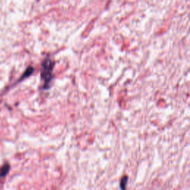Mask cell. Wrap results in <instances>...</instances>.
Instances as JSON below:
<instances>
[{
  "instance_id": "cell-1",
  "label": "cell",
  "mask_w": 190,
  "mask_h": 190,
  "mask_svg": "<svg viewBox=\"0 0 190 190\" xmlns=\"http://www.w3.org/2000/svg\"><path fill=\"white\" fill-rule=\"evenodd\" d=\"M54 61L49 57H46L42 63L41 78L43 81L42 88L47 90L51 86V82L54 79L53 70Z\"/></svg>"
},
{
  "instance_id": "cell-2",
  "label": "cell",
  "mask_w": 190,
  "mask_h": 190,
  "mask_svg": "<svg viewBox=\"0 0 190 190\" xmlns=\"http://www.w3.org/2000/svg\"><path fill=\"white\" fill-rule=\"evenodd\" d=\"M9 170H10V165L8 163H6L0 168V178H4L6 176L9 172Z\"/></svg>"
},
{
  "instance_id": "cell-3",
  "label": "cell",
  "mask_w": 190,
  "mask_h": 190,
  "mask_svg": "<svg viewBox=\"0 0 190 190\" xmlns=\"http://www.w3.org/2000/svg\"><path fill=\"white\" fill-rule=\"evenodd\" d=\"M34 70V68H32L31 66L28 67V68H27V70L25 71V73L23 74V75L22 76V77H21V78L19 79V80L18 81V82H20V81L23 80V79H25V78H27V77H29V76H30V75H31L32 74H33Z\"/></svg>"
}]
</instances>
